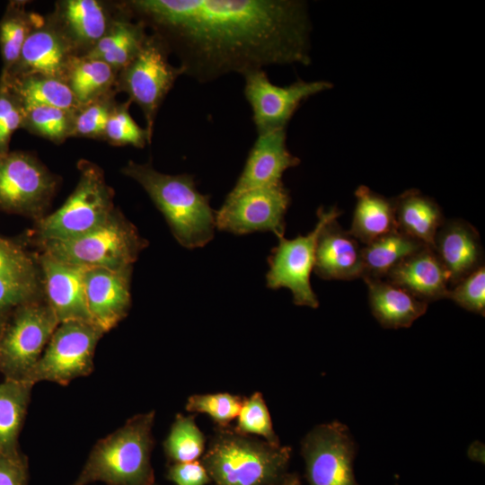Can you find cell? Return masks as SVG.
I'll list each match as a JSON object with an SVG mask.
<instances>
[{
	"label": "cell",
	"mask_w": 485,
	"mask_h": 485,
	"mask_svg": "<svg viewBox=\"0 0 485 485\" xmlns=\"http://www.w3.org/2000/svg\"><path fill=\"white\" fill-rule=\"evenodd\" d=\"M125 8L167 43L183 75L210 83L274 65L311 62L301 0H132Z\"/></svg>",
	"instance_id": "cell-1"
},
{
	"label": "cell",
	"mask_w": 485,
	"mask_h": 485,
	"mask_svg": "<svg viewBox=\"0 0 485 485\" xmlns=\"http://www.w3.org/2000/svg\"><path fill=\"white\" fill-rule=\"evenodd\" d=\"M121 172L146 190L182 247H203L214 238L216 212L210 207L209 196L198 190L193 175L165 174L156 171L151 163L133 161Z\"/></svg>",
	"instance_id": "cell-2"
},
{
	"label": "cell",
	"mask_w": 485,
	"mask_h": 485,
	"mask_svg": "<svg viewBox=\"0 0 485 485\" xmlns=\"http://www.w3.org/2000/svg\"><path fill=\"white\" fill-rule=\"evenodd\" d=\"M154 410L129 418L100 439L71 485L101 481L107 485H154L151 453Z\"/></svg>",
	"instance_id": "cell-3"
},
{
	"label": "cell",
	"mask_w": 485,
	"mask_h": 485,
	"mask_svg": "<svg viewBox=\"0 0 485 485\" xmlns=\"http://www.w3.org/2000/svg\"><path fill=\"white\" fill-rule=\"evenodd\" d=\"M292 449L230 426L216 427L201 463L215 485H275L287 473Z\"/></svg>",
	"instance_id": "cell-4"
},
{
	"label": "cell",
	"mask_w": 485,
	"mask_h": 485,
	"mask_svg": "<svg viewBox=\"0 0 485 485\" xmlns=\"http://www.w3.org/2000/svg\"><path fill=\"white\" fill-rule=\"evenodd\" d=\"M78 182L65 203L36 221L34 234L38 243L82 236L101 225L116 209L113 190L103 171L86 160L78 163Z\"/></svg>",
	"instance_id": "cell-5"
},
{
	"label": "cell",
	"mask_w": 485,
	"mask_h": 485,
	"mask_svg": "<svg viewBox=\"0 0 485 485\" xmlns=\"http://www.w3.org/2000/svg\"><path fill=\"white\" fill-rule=\"evenodd\" d=\"M40 244L43 252L72 265L122 269L133 267L148 242L116 208L106 222L82 236Z\"/></svg>",
	"instance_id": "cell-6"
},
{
	"label": "cell",
	"mask_w": 485,
	"mask_h": 485,
	"mask_svg": "<svg viewBox=\"0 0 485 485\" xmlns=\"http://www.w3.org/2000/svg\"><path fill=\"white\" fill-rule=\"evenodd\" d=\"M58 324L43 297L9 313L0 333V373L5 380L26 382Z\"/></svg>",
	"instance_id": "cell-7"
},
{
	"label": "cell",
	"mask_w": 485,
	"mask_h": 485,
	"mask_svg": "<svg viewBox=\"0 0 485 485\" xmlns=\"http://www.w3.org/2000/svg\"><path fill=\"white\" fill-rule=\"evenodd\" d=\"M171 50L157 33L147 35L135 57L119 71V89L128 93L145 116L146 130L151 142L159 108L182 69L169 62Z\"/></svg>",
	"instance_id": "cell-8"
},
{
	"label": "cell",
	"mask_w": 485,
	"mask_h": 485,
	"mask_svg": "<svg viewBox=\"0 0 485 485\" xmlns=\"http://www.w3.org/2000/svg\"><path fill=\"white\" fill-rule=\"evenodd\" d=\"M104 332L89 322L68 321L56 328L26 382L67 385L91 375L95 348Z\"/></svg>",
	"instance_id": "cell-9"
},
{
	"label": "cell",
	"mask_w": 485,
	"mask_h": 485,
	"mask_svg": "<svg viewBox=\"0 0 485 485\" xmlns=\"http://www.w3.org/2000/svg\"><path fill=\"white\" fill-rule=\"evenodd\" d=\"M57 179L33 154L0 153V211L40 220L57 188Z\"/></svg>",
	"instance_id": "cell-10"
},
{
	"label": "cell",
	"mask_w": 485,
	"mask_h": 485,
	"mask_svg": "<svg viewBox=\"0 0 485 485\" xmlns=\"http://www.w3.org/2000/svg\"><path fill=\"white\" fill-rule=\"evenodd\" d=\"M341 215L337 207L317 210V223L306 235L294 239L278 237V243L268 257L266 285L270 289L288 288L293 303L299 306L317 308L319 300L312 288L310 278L314 267L317 238L322 226Z\"/></svg>",
	"instance_id": "cell-11"
},
{
	"label": "cell",
	"mask_w": 485,
	"mask_h": 485,
	"mask_svg": "<svg viewBox=\"0 0 485 485\" xmlns=\"http://www.w3.org/2000/svg\"><path fill=\"white\" fill-rule=\"evenodd\" d=\"M357 444L338 421L313 428L302 439L301 454L309 485H359L354 473Z\"/></svg>",
	"instance_id": "cell-12"
},
{
	"label": "cell",
	"mask_w": 485,
	"mask_h": 485,
	"mask_svg": "<svg viewBox=\"0 0 485 485\" xmlns=\"http://www.w3.org/2000/svg\"><path fill=\"white\" fill-rule=\"evenodd\" d=\"M291 198L283 182L226 196L216 211V228L236 235L272 232L284 236Z\"/></svg>",
	"instance_id": "cell-13"
},
{
	"label": "cell",
	"mask_w": 485,
	"mask_h": 485,
	"mask_svg": "<svg viewBox=\"0 0 485 485\" xmlns=\"http://www.w3.org/2000/svg\"><path fill=\"white\" fill-rule=\"evenodd\" d=\"M243 93L252 110V120L258 135L286 128L303 101L332 88L325 80L297 81L285 86L271 83L264 69L242 75Z\"/></svg>",
	"instance_id": "cell-14"
},
{
	"label": "cell",
	"mask_w": 485,
	"mask_h": 485,
	"mask_svg": "<svg viewBox=\"0 0 485 485\" xmlns=\"http://www.w3.org/2000/svg\"><path fill=\"white\" fill-rule=\"evenodd\" d=\"M75 46L60 27L37 25L27 37L8 78L41 75L65 80L68 66L75 55Z\"/></svg>",
	"instance_id": "cell-15"
},
{
	"label": "cell",
	"mask_w": 485,
	"mask_h": 485,
	"mask_svg": "<svg viewBox=\"0 0 485 485\" xmlns=\"http://www.w3.org/2000/svg\"><path fill=\"white\" fill-rule=\"evenodd\" d=\"M132 269H85L84 292L91 322L104 333L128 315Z\"/></svg>",
	"instance_id": "cell-16"
},
{
	"label": "cell",
	"mask_w": 485,
	"mask_h": 485,
	"mask_svg": "<svg viewBox=\"0 0 485 485\" xmlns=\"http://www.w3.org/2000/svg\"><path fill=\"white\" fill-rule=\"evenodd\" d=\"M37 259L45 300L59 323L68 321L92 322L84 292L86 268L61 261L43 251Z\"/></svg>",
	"instance_id": "cell-17"
},
{
	"label": "cell",
	"mask_w": 485,
	"mask_h": 485,
	"mask_svg": "<svg viewBox=\"0 0 485 485\" xmlns=\"http://www.w3.org/2000/svg\"><path fill=\"white\" fill-rule=\"evenodd\" d=\"M37 257L20 242L0 236V318L18 305L43 297Z\"/></svg>",
	"instance_id": "cell-18"
},
{
	"label": "cell",
	"mask_w": 485,
	"mask_h": 485,
	"mask_svg": "<svg viewBox=\"0 0 485 485\" xmlns=\"http://www.w3.org/2000/svg\"><path fill=\"white\" fill-rule=\"evenodd\" d=\"M300 162L287 147L286 128L260 134L249 152L242 173L227 196L279 184L284 172Z\"/></svg>",
	"instance_id": "cell-19"
},
{
	"label": "cell",
	"mask_w": 485,
	"mask_h": 485,
	"mask_svg": "<svg viewBox=\"0 0 485 485\" xmlns=\"http://www.w3.org/2000/svg\"><path fill=\"white\" fill-rule=\"evenodd\" d=\"M336 219L320 231L315 247L313 271L322 279L352 280L365 274L362 247Z\"/></svg>",
	"instance_id": "cell-20"
},
{
	"label": "cell",
	"mask_w": 485,
	"mask_h": 485,
	"mask_svg": "<svg viewBox=\"0 0 485 485\" xmlns=\"http://www.w3.org/2000/svg\"><path fill=\"white\" fill-rule=\"evenodd\" d=\"M433 251L448 274L450 287L484 265L479 233L464 220L445 221L435 237Z\"/></svg>",
	"instance_id": "cell-21"
},
{
	"label": "cell",
	"mask_w": 485,
	"mask_h": 485,
	"mask_svg": "<svg viewBox=\"0 0 485 485\" xmlns=\"http://www.w3.org/2000/svg\"><path fill=\"white\" fill-rule=\"evenodd\" d=\"M384 279L428 304L446 298L449 277L433 249L425 246L393 269Z\"/></svg>",
	"instance_id": "cell-22"
},
{
	"label": "cell",
	"mask_w": 485,
	"mask_h": 485,
	"mask_svg": "<svg viewBox=\"0 0 485 485\" xmlns=\"http://www.w3.org/2000/svg\"><path fill=\"white\" fill-rule=\"evenodd\" d=\"M373 316L385 329L409 328L424 315L428 304L384 279L363 278Z\"/></svg>",
	"instance_id": "cell-23"
},
{
	"label": "cell",
	"mask_w": 485,
	"mask_h": 485,
	"mask_svg": "<svg viewBox=\"0 0 485 485\" xmlns=\"http://www.w3.org/2000/svg\"><path fill=\"white\" fill-rule=\"evenodd\" d=\"M399 231L433 249L435 237L445 222L439 205L417 190L393 198Z\"/></svg>",
	"instance_id": "cell-24"
},
{
	"label": "cell",
	"mask_w": 485,
	"mask_h": 485,
	"mask_svg": "<svg viewBox=\"0 0 485 485\" xmlns=\"http://www.w3.org/2000/svg\"><path fill=\"white\" fill-rule=\"evenodd\" d=\"M356 206L348 232L366 245L397 230L393 199L387 198L365 185L355 191Z\"/></svg>",
	"instance_id": "cell-25"
},
{
	"label": "cell",
	"mask_w": 485,
	"mask_h": 485,
	"mask_svg": "<svg viewBox=\"0 0 485 485\" xmlns=\"http://www.w3.org/2000/svg\"><path fill=\"white\" fill-rule=\"evenodd\" d=\"M57 13L63 32L74 46H85L87 51L111 24L103 5L96 0H66L59 4Z\"/></svg>",
	"instance_id": "cell-26"
},
{
	"label": "cell",
	"mask_w": 485,
	"mask_h": 485,
	"mask_svg": "<svg viewBox=\"0 0 485 485\" xmlns=\"http://www.w3.org/2000/svg\"><path fill=\"white\" fill-rule=\"evenodd\" d=\"M146 27L138 20H114L103 37L84 56L102 60L120 71L140 50L148 35Z\"/></svg>",
	"instance_id": "cell-27"
},
{
	"label": "cell",
	"mask_w": 485,
	"mask_h": 485,
	"mask_svg": "<svg viewBox=\"0 0 485 485\" xmlns=\"http://www.w3.org/2000/svg\"><path fill=\"white\" fill-rule=\"evenodd\" d=\"M33 384L4 380L0 383V452L21 454L19 435L23 425Z\"/></svg>",
	"instance_id": "cell-28"
},
{
	"label": "cell",
	"mask_w": 485,
	"mask_h": 485,
	"mask_svg": "<svg viewBox=\"0 0 485 485\" xmlns=\"http://www.w3.org/2000/svg\"><path fill=\"white\" fill-rule=\"evenodd\" d=\"M1 76L6 80L22 107L49 106L75 111L81 106L65 80L41 75Z\"/></svg>",
	"instance_id": "cell-29"
},
{
	"label": "cell",
	"mask_w": 485,
	"mask_h": 485,
	"mask_svg": "<svg viewBox=\"0 0 485 485\" xmlns=\"http://www.w3.org/2000/svg\"><path fill=\"white\" fill-rule=\"evenodd\" d=\"M425 246L398 229L364 245L363 278H384L392 269Z\"/></svg>",
	"instance_id": "cell-30"
},
{
	"label": "cell",
	"mask_w": 485,
	"mask_h": 485,
	"mask_svg": "<svg viewBox=\"0 0 485 485\" xmlns=\"http://www.w3.org/2000/svg\"><path fill=\"white\" fill-rule=\"evenodd\" d=\"M117 71L102 60L75 56L65 81L81 105L107 94L116 81Z\"/></svg>",
	"instance_id": "cell-31"
},
{
	"label": "cell",
	"mask_w": 485,
	"mask_h": 485,
	"mask_svg": "<svg viewBox=\"0 0 485 485\" xmlns=\"http://www.w3.org/2000/svg\"><path fill=\"white\" fill-rule=\"evenodd\" d=\"M25 3L12 1L0 20V51L2 73H8L19 58L22 46L40 19L25 9Z\"/></svg>",
	"instance_id": "cell-32"
},
{
	"label": "cell",
	"mask_w": 485,
	"mask_h": 485,
	"mask_svg": "<svg viewBox=\"0 0 485 485\" xmlns=\"http://www.w3.org/2000/svg\"><path fill=\"white\" fill-rule=\"evenodd\" d=\"M206 438L197 426L195 417L177 414L163 442L166 456L172 463L198 460L205 452Z\"/></svg>",
	"instance_id": "cell-33"
},
{
	"label": "cell",
	"mask_w": 485,
	"mask_h": 485,
	"mask_svg": "<svg viewBox=\"0 0 485 485\" xmlns=\"http://www.w3.org/2000/svg\"><path fill=\"white\" fill-rule=\"evenodd\" d=\"M23 109V122L25 128L31 133L40 135L52 142L60 143L72 136L74 114L49 106H25Z\"/></svg>",
	"instance_id": "cell-34"
},
{
	"label": "cell",
	"mask_w": 485,
	"mask_h": 485,
	"mask_svg": "<svg viewBox=\"0 0 485 485\" xmlns=\"http://www.w3.org/2000/svg\"><path fill=\"white\" fill-rule=\"evenodd\" d=\"M234 429L244 435L260 436L273 445H281L266 401L259 392L242 399Z\"/></svg>",
	"instance_id": "cell-35"
},
{
	"label": "cell",
	"mask_w": 485,
	"mask_h": 485,
	"mask_svg": "<svg viewBox=\"0 0 485 485\" xmlns=\"http://www.w3.org/2000/svg\"><path fill=\"white\" fill-rule=\"evenodd\" d=\"M242 399L230 392L193 394L189 397L186 410L207 415L217 426L226 427L238 416Z\"/></svg>",
	"instance_id": "cell-36"
},
{
	"label": "cell",
	"mask_w": 485,
	"mask_h": 485,
	"mask_svg": "<svg viewBox=\"0 0 485 485\" xmlns=\"http://www.w3.org/2000/svg\"><path fill=\"white\" fill-rule=\"evenodd\" d=\"M128 101L115 105L108 119L104 136L114 146H133L137 148L145 147L150 143L146 128H142L130 116Z\"/></svg>",
	"instance_id": "cell-37"
},
{
	"label": "cell",
	"mask_w": 485,
	"mask_h": 485,
	"mask_svg": "<svg viewBox=\"0 0 485 485\" xmlns=\"http://www.w3.org/2000/svg\"><path fill=\"white\" fill-rule=\"evenodd\" d=\"M114 106L107 94L81 105L74 114L72 136L103 137Z\"/></svg>",
	"instance_id": "cell-38"
},
{
	"label": "cell",
	"mask_w": 485,
	"mask_h": 485,
	"mask_svg": "<svg viewBox=\"0 0 485 485\" xmlns=\"http://www.w3.org/2000/svg\"><path fill=\"white\" fill-rule=\"evenodd\" d=\"M446 298L460 307L484 316L485 267H479L449 288Z\"/></svg>",
	"instance_id": "cell-39"
},
{
	"label": "cell",
	"mask_w": 485,
	"mask_h": 485,
	"mask_svg": "<svg viewBox=\"0 0 485 485\" xmlns=\"http://www.w3.org/2000/svg\"><path fill=\"white\" fill-rule=\"evenodd\" d=\"M22 122V106L6 80L0 76V153L10 151L12 136Z\"/></svg>",
	"instance_id": "cell-40"
},
{
	"label": "cell",
	"mask_w": 485,
	"mask_h": 485,
	"mask_svg": "<svg viewBox=\"0 0 485 485\" xmlns=\"http://www.w3.org/2000/svg\"><path fill=\"white\" fill-rule=\"evenodd\" d=\"M167 478L175 485H207L211 479L201 461L172 463Z\"/></svg>",
	"instance_id": "cell-41"
},
{
	"label": "cell",
	"mask_w": 485,
	"mask_h": 485,
	"mask_svg": "<svg viewBox=\"0 0 485 485\" xmlns=\"http://www.w3.org/2000/svg\"><path fill=\"white\" fill-rule=\"evenodd\" d=\"M28 477V461L24 454L0 452V485H27Z\"/></svg>",
	"instance_id": "cell-42"
},
{
	"label": "cell",
	"mask_w": 485,
	"mask_h": 485,
	"mask_svg": "<svg viewBox=\"0 0 485 485\" xmlns=\"http://www.w3.org/2000/svg\"><path fill=\"white\" fill-rule=\"evenodd\" d=\"M467 454L471 460L484 463V445L479 441L473 442L470 445Z\"/></svg>",
	"instance_id": "cell-43"
},
{
	"label": "cell",
	"mask_w": 485,
	"mask_h": 485,
	"mask_svg": "<svg viewBox=\"0 0 485 485\" xmlns=\"http://www.w3.org/2000/svg\"><path fill=\"white\" fill-rule=\"evenodd\" d=\"M275 485H302L295 473H285Z\"/></svg>",
	"instance_id": "cell-44"
},
{
	"label": "cell",
	"mask_w": 485,
	"mask_h": 485,
	"mask_svg": "<svg viewBox=\"0 0 485 485\" xmlns=\"http://www.w3.org/2000/svg\"><path fill=\"white\" fill-rule=\"evenodd\" d=\"M7 317L5 318H0V333H1V330H2V327L4 325V321L6 320Z\"/></svg>",
	"instance_id": "cell-45"
}]
</instances>
